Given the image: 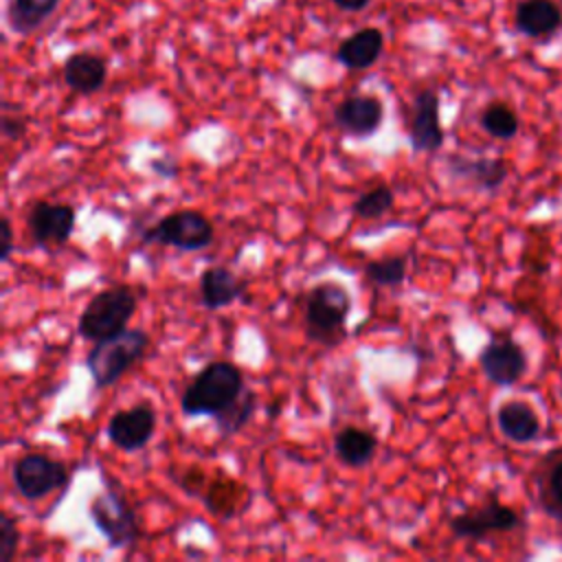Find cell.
Returning a JSON list of instances; mask_svg holds the SVG:
<instances>
[{
  "mask_svg": "<svg viewBox=\"0 0 562 562\" xmlns=\"http://www.w3.org/2000/svg\"><path fill=\"white\" fill-rule=\"evenodd\" d=\"M246 389L244 373L235 362L215 360L202 367L180 395V411L187 417H215L231 406Z\"/></svg>",
  "mask_w": 562,
  "mask_h": 562,
  "instance_id": "cell-1",
  "label": "cell"
},
{
  "mask_svg": "<svg viewBox=\"0 0 562 562\" xmlns=\"http://www.w3.org/2000/svg\"><path fill=\"white\" fill-rule=\"evenodd\" d=\"M149 336L138 327H125L110 338L97 340L83 360L94 386H114L136 362L145 358Z\"/></svg>",
  "mask_w": 562,
  "mask_h": 562,
  "instance_id": "cell-2",
  "label": "cell"
},
{
  "mask_svg": "<svg viewBox=\"0 0 562 562\" xmlns=\"http://www.w3.org/2000/svg\"><path fill=\"white\" fill-rule=\"evenodd\" d=\"M351 312V294L336 281H321L303 303V325L310 340L331 347L345 336V323Z\"/></svg>",
  "mask_w": 562,
  "mask_h": 562,
  "instance_id": "cell-3",
  "label": "cell"
},
{
  "mask_svg": "<svg viewBox=\"0 0 562 562\" xmlns=\"http://www.w3.org/2000/svg\"><path fill=\"white\" fill-rule=\"evenodd\" d=\"M136 294L132 288L116 283L97 292L79 314L77 331L83 340L97 342L110 338L127 327L136 312Z\"/></svg>",
  "mask_w": 562,
  "mask_h": 562,
  "instance_id": "cell-4",
  "label": "cell"
},
{
  "mask_svg": "<svg viewBox=\"0 0 562 562\" xmlns=\"http://www.w3.org/2000/svg\"><path fill=\"white\" fill-rule=\"evenodd\" d=\"M88 514L97 531L112 551L132 549L138 542V516L121 490L105 487L88 505Z\"/></svg>",
  "mask_w": 562,
  "mask_h": 562,
  "instance_id": "cell-5",
  "label": "cell"
},
{
  "mask_svg": "<svg viewBox=\"0 0 562 562\" xmlns=\"http://www.w3.org/2000/svg\"><path fill=\"white\" fill-rule=\"evenodd\" d=\"M215 239L213 222L195 209H178L143 231V241L171 246L178 250H204Z\"/></svg>",
  "mask_w": 562,
  "mask_h": 562,
  "instance_id": "cell-6",
  "label": "cell"
},
{
  "mask_svg": "<svg viewBox=\"0 0 562 562\" xmlns=\"http://www.w3.org/2000/svg\"><path fill=\"white\" fill-rule=\"evenodd\" d=\"M70 479L68 465L44 452H26L11 465V481L24 501H42L64 487Z\"/></svg>",
  "mask_w": 562,
  "mask_h": 562,
  "instance_id": "cell-7",
  "label": "cell"
},
{
  "mask_svg": "<svg viewBox=\"0 0 562 562\" xmlns=\"http://www.w3.org/2000/svg\"><path fill=\"white\" fill-rule=\"evenodd\" d=\"M522 525L520 514L501 503L494 494L474 509L457 514L448 520L450 533L459 540H474L481 542L494 533H509Z\"/></svg>",
  "mask_w": 562,
  "mask_h": 562,
  "instance_id": "cell-8",
  "label": "cell"
},
{
  "mask_svg": "<svg viewBox=\"0 0 562 562\" xmlns=\"http://www.w3.org/2000/svg\"><path fill=\"white\" fill-rule=\"evenodd\" d=\"M479 367L494 386H514L529 367L527 351L507 331L494 334L479 351Z\"/></svg>",
  "mask_w": 562,
  "mask_h": 562,
  "instance_id": "cell-9",
  "label": "cell"
},
{
  "mask_svg": "<svg viewBox=\"0 0 562 562\" xmlns=\"http://www.w3.org/2000/svg\"><path fill=\"white\" fill-rule=\"evenodd\" d=\"M77 224V211L72 204L37 200L26 213V228L31 239L40 248L64 246Z\"/></svg>",
  "mask_w": 562,
  "mask_h": 562,
  "instance_id": "cell-10",
  "label": "cell"
},
{
  "mask_svg": "<svg viewBox=\"0 0 562 562\" xmlns=\"http://www.w3.org/2000/svg\"><path fill=\"white\" fill-rule=\"evenodd\" d=\"M156 430V411L140 402L132 408L116 411L105 424V437L123 452L143 450Z\"/></svg>",
  "mask_w": 562,
  "mask_h": 562,
  "instance_id": "cell-11",
  "label": "cell"
},
{
  "mask_svg": "<svg viewBox=\"0 0 562 562\" xmlns=\"http://www.w3.org/2000/svg\"><path fill=\"white\" fill-rule=\"evenodd\" d=\"M446 132L439 119V97L435 90H419L408 119V143L417 154H435L443 147Z\"/></svg>",
  "mask_w": 562,
  "mask_h": 562,
  "instance_id": "cell-12",
  "label": "cell"
},
{
  "mask_svg": "<svg viewBox=\"0 0 562 562\" xmlns=\"http://www.w3.org/2000/svg\"><path fill=\"white\" fill-rule=\"evenodd\" d=\"M384 108L373 94H349L334 110V123L353 138H367L382 125Z\"/></svg>",
  "mask_w": 562,
  "mask_h": 562,
  "instance_id": "cell-13",
  "label": "cell"
},
{
  "mask_svg": "<svg viewBox=\"0 0 562 562\" xmlns=\"http://www.w3.org/2000/svg\"><path fill=\"white\" fill-rule=\"evenodd\" d=\"M448 171L457 178L472 182L474 189L485 193L498 191L509 176L507 162L503 158H490V156L470 158V156L452 154L448 156Z\"/></svg>",
  "mask_w": 562,
  "mask_h": 562,
  "instance_id": "cell-14",
  "label": "cell"
},
{
  "mask_svg": "<svg viewBox=\"0 0 562 562\" xmlns=\"http://www.w3.org/2000/svg\"><path fill=\"white\" fill-rule=\"evenodd\" d=\"M248 281L226 266H209L200 274V301L206 310H222L246 294Z\"/></svg>",
  "mask_w": 562,
  "mask_h": 562,
  "instance_id": "cell-15",
  "label": "cell"
},
{
  "mask_svg": "<svg viewBox=\"0 0 562 562\" xmlns=\"http://www.w3.org/2000/svg\"><path fill=\"white\" fill-rule=\"evenodd\" d=\"M536 503L553 520H562V448L544 454L533 472Z\"/></svg>",
  "mask_w": 562,
  "mask_h": 562,
  "instance_id": "cell-16",
  "label": "cell"
},
{
  "mask_svg": "<svg viewBox=\"0 0 562 562\" xmlns=\"http://www.w3.org/2000/svg\"><path fill=\"white\" fill-rule=\"evenodd\" d=\"M514 26L525 37H549L562 26V9L555 0H520Z\"/></svg>",
  "mask_w": 562,
  "mask_h": 562,
  "instance_id": "cell-17",
  "label": "cell"
},
{
  "mask_svg": "<svg viewBox=\"0 0 562 562\" xmlns=\"http://www.w3.org/2000/svg\"><path fill=\"white\" fill-rule=\"evenodd\" d=\"M496 426L501 435L514 443H531L542 432L538 413L522 400L503 402L496 411Z\"/></svg>",
  "mask_w": 562,
  "mask_h": 562,
  "instance_id": "cell-18",
  "label": "cell"
},
{
  "mask_svg": "<svg viewBox=\"0 0 562 562\" xmlns=\"http://www.w3.org/2000/svg\"><path fill=\"white\" fill-rule=\"evenodd\" d=\"M384 48V35L380 29L367 26L345 37L336 50V59L349 70H364L378 61Z\"/></svg>",
  "mask_w": 562,
  "mask_h": 562,
  "instance_id": "cell-19",
  "label": "cell"
},
{
  "mask_svg": "<svg viewBox=\"0 0 562 562\" xmlns=\"http://www.w3.org/2000/svg\"><path fill=\"white\" fill-rule=\"evenodd\" d=\"M64 81L77 94H92L101 90L108 77L105 59L92 53H75L64 61Z\"/></svg>",
  "mask_w": 562,
  "mask_h": 562,
  "instance_id": "cell-20",
  "label": "cell"
},
{
  "mask_svg": "<svg viewBox=\"0 0 562 562\" xmlns=\"http://www.w3.org/2000/svg\"><path fill=\"white\" fill-rule=\"evenodd\" d=\"M378 450V437L360 426H345L334 435V454L349 468H364Z\"/></svg>",
  "mask_w": 562,
  "mask_h": 562,
  "instance_id": "cell-21",
  "label": "cell"
},
{
  "mask_svg": "<svg viewBox=\"0 0 562 562\" xmlns=\"http://www.w3.org/2000/svg\"><path fill=\"white\" fill-rule=\"evenodd\" d=\"M59 0H7V22L13 33L37 31L57 9Z\"/></svg>",
  "mask_w": 562,
  "mask_h": 562,
  "instance_id": "cell-22",
  "label": "cell"
},
{
  "mask_svg": "<svg viewBox=\"0 0 562 562\" xmlns=\"http://www.w3.org/2000/svg\"><path fill=\"white\" fill-rule=\"evenodd\" d=\"M202 501L209 507V512L220 514V516H233L237 512L244 509L246 496H248V487L239 485L233 479H215V481H206L204 490H202Z\"/></svg>",
  "mask_w": 562,
  "mask_h": 562,
  "instance_id": "cell-23",
  "label": "cell"
},
{
  "mask_svg": "<svg viewBox=\"0 0 562 562\" xmlns=\"http://www.w3.org/2000/svg\"><path fill=\"white\" fill-rule=\"evenodd\" d=\"M479 125L492 138L512 140L518 134V130H520V119H518V114L507 103L492 101V103H487L481 110Z\"/></svg>",
  "mask_w": 562,
  "mask_h": 562,
  "instance_id": "cell-24",
  "label": "cell"
},
{
  "mask_svg": "<svg viewBox=\"0 0 562 562\" xmlns=\"http://www.w3.org/2000/svg\"><path fill=\"white\" fill-rule=\"evenodd\" d=\"M255 411H257V393L246 386L231 406H226L220 415L213 417L217 432L222 437L237 435L252 419Z\"/></svg>",
  "mask_w": 562,
  "mask_h": 562,
  "instance_id": "cell-25",
  "label": "cell"
},
{
  "mask_svg": "<svg viewBox=\"0 0 562 562\" xmlns=\"http://www.w3.org/2000/svg\"><path fill=\"white\" fill-rule=\"evenodd\" d=\"M408 272V259L406 255H386L380 259H371L364 266V274L371 283L382 288H395L402 285Z\"/></svg>",
  "mask_w": 562,
  "mask_h": 562,
  "instance_id": "cell-26",
  "label": "cell"
},
{
  "mask_svg": "<svg viewBox=\"0 0 562 562\" xmlns=\"http://www.w3.org/2000/svg\"><path fill=\"white\" fill-rule=\"evenodd\" d=\"M393 204H395L393 189L389 184H375L356 198V202L351 204V211L356 217H362V220H380L393 209Z\"/></svg>",
  "mask_w": 562,
  "mask_h": 562,
  "instance_id": "cell-27",
  "label": "cell"
},
{
  "mask_svg": "<svg viewBox=\"0 0 562 562\" xmlns=\"http://www.w3.org/2000/svg\"><path fill=\"white\" fill-rule=\"evenodd\" d=\"M20 531L18 522L9 514H0V562H11L18 553Z\"/></svg>",
  "mask_w": 562,
  "mask_h": 562,
  "instance_id": "cell-28",
  "label": "cell"
},
{
  "mask_svg": "<svg viewBox=\"0 0 562 562\" xmlns=\"http://www.w3.org/2000/svg\"><path fill=\"white\" fill-rule=\"evenodd\" d=\"M0 127H2V136L7 140H20L26 134V119L20 114H9V108H4Z\"/></svg>",
  "mask_w": 562,
  "mask_h": 562,
  "instance_id": "cell-29",
  "label": "cell"
},
{
  "mask_svg": "<svg viewBox=\"0 0 562 562\" xmlns=\"http://www.w3.org/2000/svg\"><path fill=\"white\" fill-rule=\"evenodd\" d=\"M206 481H209L206 472H204L202 468L193 465V468H189L184 474H180L178 485H180L187 494H198V496H200L202 490H204V485H206Z\"/></svg>",
  "mask_w": 562,
  "mask_h": 562,
  "instance_id": "cell-30",
  "label": "cell"
},
{
  "mask_svg": "<svg viewBox=\"0 0 562 562\" xmlns=\"http://www.w3.org/2000/svg\"><path fill=\"white\" fill-rule=\"evenodd\" d=\"M13 226H11V220L7 215L0 217V259L2 263L9 261L11 252H13Z\"/></svg>",
  "mask_w": 562,
  "mask_h": 562,
  "instance_id": "cell-31",
  "label": "cell"
},
{
  "mask_svg": "<svg viewBox=\"0 0 562 562\" xmlns=\"http://www.w3.org/2000/svg\"><path fill=\"white\" fill-rule=\"evenodd\" d=\"M149 169H151L156 176L165 178V180H171V178L178 176V165H176V160H173L171 156L154 158V160L149 162Z\"/></svg>",
  "mask_w": 562,
  "mask_h": 562,
  "instance_id": "cell-32",
  "label": "cell"
},
{
  "mask_svg": "<svg viewBox=\"0 0 562 562\" xmlns=\"http://www.w3.org/2000/svg\"><path fill=\"white\" fill-rule=\"evenodd\" d=\"M342 11H360L369 4V0H331Z\"/></svg>",
  "mask_w": 562,
  "mask_h": 562,
  "instance_id": "cell-33",
  "label": "cell"
}]
</instances>
